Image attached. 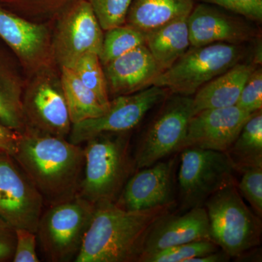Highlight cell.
Segmentation results:
<instances>
[{
	"label": "cell",
	"mask_w": 262,
	"mask_h": 262,
	"mask_svg": "<svg viewBox=\"0 0 262 262\" xmlns=\"http://www.w3.org/2000/svg\"><path fill=\"white\" fill-rule=\"evenodd\" d=\"M13 157L50 206L77 195L84 166L80 145L25 129Z\"/></svg>",
	"instance_id": "obj_1"
},
{
	"label": "cell",
	"mask_w": 262,
	"mask_h": 262,
	"mask_svg": "<svg viewBox=\"0 0 262 262\" xmlns=\"http://www.w3.org/2000/svg\"><path fill=\"white\" fill-rule=\"evenodd\" d=\"M175 206L128 211L114 202L97 203L75 261L139 262L150 227Z\"/></svg>",
	"instance_id": "obj_2"
},
{
	"label": "cell",
	"mask_w": 262,
	"mask_h": 262,
	"mask_svg": "<svg viewBox=\"0 0 262 262\" xmlns=\"http://www.w3.org/2000/svg\"><path fill=\"white\" fill-rule=\"evenodd\" d=\"M130 132L104 134L86 141L83 176L77 196L96 205L116 202L136 170Z\"/></svg>",
	"instance_id": "obj_3"
},
{
	"label": "cell",
	"mask_w": 262,
	"mask_h": 262,
	"mask_svg": "<svg viewBox=\"0 0 262 262\" xmlns=\"http://www.w3.org/2000/svg\"><path fill=\"white\" fill-rule=\"evenodd\" d=\"M212 241L231 258H239L261 244V219L243 200L235 180L208 198L204 206Z\"/></svg>",
	"instance_id": "obj_4"
},
{
	"label": "cell",
	"mask_w": 262,
	"mask_h": 262,
	"mask_svg": "<svg viewBox=\"0 0 262 262\" xmlns=\"http://www.w3.org/2000/svg\"><path fill=\"white\" fill-rule=\"evenodd\" d=\"M243 56L241 45L220 42L190 47L171 67L161 72L153 85L173 94L191 96L207 82L239 63Z\"/></svg>",
	"instance_id": "obj_5"
},
{
	"label": "cell",
	"mask_w": 262,
	"mask_h": 262,
	"mask_svg": "<svg viewBox=\"0 0 262 262\" xmlns=\"http://www.w3.org/2000/svg\"><path fill=\"white\" fill-rule=\"evenodd\" d=\"M94 210V204L77 195L42 213L36 234L48 258L54 262L75 259Z\"/></svg>",
	"instance_id": "obj_6"
},
{
	"label": "cell",
	"mask_w": 262,
	"mask_h": 262,
	"mask_svg": "<svg viewBox=\"0 0 262 262\" xmlns=\"http://www.w3.org/2000/svg\"><path fill=\"white\" fill-rule=\"evenodd\" d=\"M56 69L27 78L22 97L25 129L67 139L72 123Z\"/></svg>",
	"instance_id": "obj_7"
},
{
	"label": "cell",
	"mask_w": 262,
	"mask_h": 262,
	"mask_svg": "<svg viewBox=\"0 0 262 262\" xmlns=\"http://www.w3.org/2000/svg\"><path fill=\"white\" fill-rule=\"evenodd\" d=\"M181 151L177 182L184 211L204 206L209 196L234 180L235 170L225 152L196 147Z\"/></svg>",
	"instance_id": "obj_8"
},
{
	"label": "cell",
	"mask_w": 262,
	"mask_h": 262,
	"mask_svg": "<svg viewBox=\"0 0 262 262\" xmlns=\"http://www.w3.org/2000/svg\"><path fill=\"white\" fill-rule=\"evenodd\" d=\"M53 21V56L58 70L73 68L87 53L99 56L104 34L86 0H72Z\"/></svg>",
	"instance_id": "obj_9"
},
{
	"label": "cell",
	"mask_w": 262,
	"mask_h": 262,
	"mask_svg": "<svg viewBox=\"0 0 262 262\" xmlns=\"http://www.w3.org/2000/svg\"><path fill=\"white\" fill-rule=\"evenodd\" d=\"M150 124L136 146V170L154 165L181 151L194 115L193 98L173 94Z\"/></svg>",
	"instance_id": "obj_10"
},
{
	"label": "cell",
	"mask_w": 262,
	"mask_h": 262,
	"mask_svg": "<svg viewBox=\"0 0 262 262\" xmlns=\"http://www.w3.org/2000/svg\"><path fill=\"white\" fill-rule=\"evenodd\" d=\"M0 39L18 60L27 78L57 67L53 30L48 22L33 21L0 5Z\"/></svg>",
	"instance_id": "obj_11"
},
{
	"label": "cell",
	"mask_w": 262,
	"mask_h": 262,
	"mask_svg": "<svg viewBox=\"0 0 262 262\" xmlns=\"http://www.w3.org/2000/svg\"><path fill=\"white\" fill-rule=\"evenodd\" d=\"M167 91L152 85L136 94L113 98L101 116L72 124L68 140L81 145L101 134L130 132L151 108L163 101Z\"/></svg>",
	"instance_id": "obj_12"
},
{
	"label": "cell",
	"mask_w": 262,
	"mask_h": 262,
	"mask_svg": "<svg viewBox=\"0 0 262 262\" xmlns=\"http://www.w3.org/2000/svg\"><path fill=\"white\" fill-rule=\"evenodd\" d=\"M43 198L11 155L0 153V222L36 233Z\"/></svg>",
	"instance_id": "obj_13"
},
{
	"label": "cell",
	"mask_w": 262,
	"mask_h": 262,
	"mask_svg": "<svg viewBox=\"0 0 262 262\" xmlns=\"http://www.w3.org/2000/svg\"><path fill=\"white\" fill-rule=\"evenodd\" d=\"M177 157L136 170L124 186L115 204L128 211H141L177 204Z\"/></svg>",
	"instance_id": "obj_14"
},
{
	"label": "cell",
	"mask_w": 262,
	"mask_h": 262,
	"mask_svg": "<svg viewBox=\"0 0 262 262\" xmlns=\"http://www.w3.org/2000/svg\"><path fill=\"white\" fill-rule=\"evenodd\" d=\"M250 20L215 5L200 3L187 18L191 47L214 43L241 45L256 37Z\"/></svg>",
	"instance_id": "obj_15"
},
{
	"label": "cell",
	"mask_w": 262,
	"mask_h": 262,
	"mask_svg": "<svg viewBox=\"0 0 262 262\" xmlns=\"http://www.w3.org/2000/svg\"><path fill=\"white\" fill-rule=\"evenodd\" d=\"M251 115L236 105L194 114L188 125L182 149L196 147L226 152Z\"/></svg>",
	"instance_id": "obj_16"
},
{
	"label": "cell",
	"mask_w": 262,
	"mask_h": 262,
	"mask_svg": "<svg viewBox=\"0 0 262 262\" xmlns=\"http://www.w3.org/2000/svg\"><path fill=\"white\" fill-rule=\"evenodd\" d=\"M204 239H211L204 206L191 208L182 214L168 212L150 227L139 260L166 248Z\"/></svg>",
	"instance_id": "obj_17"
},
{
	"label": "cell",
	"mask_w": 262,
	"mask_h": 262,
	"mask_svg": "<svg viewBox=\"0 0 262 262\" xmlns=\"http://www.w3.org/2000/svg\"><path fill=\"white\" fill-rule=\"evenodd\" d=\"M103 68L110 98L136 94L151 87L163 72L146 46L127 52Z\"/></svg>",
	"instance_id": "obj_18"
},
{
	"label": "cell",
	"mask_w": 262,
	"mask_h": 262,
	"mask_svg": "<svg viewBox=\"0 0 262 262\" xmlns=\"http://www.w3.org/2000/svg\"><path fill=\"white\" fill-rule=\"evenodd\" d=\"M20 65L0 39V121L21 133L25 129L22 97L26 80Z\"/></svg>",
	"instance_id": "obj_19"
},
{
	"label": "cell",
	"mask_w": 262,
	"mask_h": 262,
	"mask_svg": "<svg viewBox=\"0 0 262 262\" xmlns=\"http://www.w3.org/2000/svg\"><path fill=\"white\" fill-rule=\"evenodd\" d=\"M252 63H237L207 82L193 98L194 114L209 108L229 107L238 101L245 84L256 67Z\"/></svg>",
	"instance_id": "obj_20"
},
{
	"label": "cell",
	"mask_w": 262,
	"mask_h": 262,
	"mask_svg": "<svg viewBox=\"0 0 262 262\" xmlns=\"http://www.w3.org/2000/svg\"><path fill=\"white\" fill-rule=\"evenodd\" d=\"M194 5L195 0H133L125 24L146 34L189 16Z\"/></svg>",
	"instance_id": "obj_21"
},
{
	"label": "cell",
	"mask_w": 262,
	"mask_h": 262,
	"mask_svg": "<svg viewBox=\"0 0 262 262\" xmlns=\"http://www.w3.org/2000/svg\"><path fill=\"white\" fill-rule=\"evenodd\" d=\"M187 18L176 19L145 34V46L163 71L191 47Z\"/></svg>",
	"instance_id": "obj_22"
},
{
	"label": "cell",
	"mask_w": 262,
	"mask_h": 262,
	"mask_svg": "<svg viewBox=\"0 0 262 262\" xmlns=\"http://www.w3.org/2000/svg\"><path fill=\"white\" fill-rule=\"evenodd\" d=\"M235 171L262 166V111L258 110L243 127L233 144L226 151Z\"/></svg>",
	"instance_id": "obj_23"
},
{
	"label": "cell",
	"mask_w": 262,
	"mask_h": 262,
	"mask_svg": "<svg viewBox=\"0 0 262 262\" xmlns=\"http://www.w3.org/2000/svg\"><path fill=\"white\" fill-rule=\"evenodd\" d=\"M60 77L72 124L101 116L107 110L72 69L61 68Z\"/></svg>",
	"instance_id": "obj_24"
},
{
	"label": "cell",
	"mask_w": 262,
	"mask_h": 262,
	"mask_svg": "<svg viewBox=\"0 0 262 262\" xmlns=\"http://www.w3.org/2000/svg\"><path fill=\"white\" fill-rule=\"evenodd\" d=\"M105 32L99 54L102 66L136 48L145 46V34L127 24L113 27Z\"/></svg>",
	"instance_id": "obj_25"
},
{
	"label": "cell",
	"mask_w": 262,
	"mask_h": 262,
	"mask_svg": "<svg viewBox=\"0 0 262 262\" xmlns=\"http://www.w3.org/2000/svg\"><path fill=\"white\" fill-rule=\"evenodd\" d=\"M72 70L82 84L96 95L101 104L108 108L110 98L107 84L98 55L93 53L84 55Z\"/></svg>",
	"instance_id": "obj_26"
},
{
	"label": "cell",
	"mask_w": 262,
	"mask_h": 262,
	"mask_svg": "<svg viewBox=\"0 0 262 262\" xmlns=\"http://www.w3.org/2000/svg\"><path fill=\"white\" fill-rule=\"evenodd\" d=\"M72 0H0V5L33 21H53Z\"/></svg>",
	"instance_id": "obj_27"
},
{
	"label": "cell",
	"mask_w": 262,
	"mask_h": 262,
	"mask_svg": "<svg viewBox=\"0 0 262 262\" xmlns=\"http://www.w3.org/2000/svg\"><path fill=\"white\" fill-rule=\"evenodd\" d=\"M211 239L194 241L147 255L139 262H189V260L220 249Z\"/></svg>",
	"instance_id": "obj_28"
},
{
	"label": "cell",
	"mask_w": 262,
	"mask_h": 262,
	"mask_svg": "<svg viewBox=\"0 0 262 262\" xmlns=\"http://www.w3.org/2000/svg\"><path fill=\"white\" fill-rule=\"evenodd\" d=\"M103 31L123 25L133 0H86Z\"/></svg>",
	"instance_id": "obj_29"
},
{
	"label": "cell",
	"mask_w": 262,
	"mask_h": 262,
	"mask_svg": "<svg viewBox=\"0 0 262 262\" xmlns=\"http://www.w3.org/2000/svg\"><path fill=\"white\" fill-rule=\"evenodd\" d=\"M237 184L239 194L249 203L253 213L262 218V166L252 167L241 172Z\"/></svg>",
	"instance_id": "obj_30"
},
{
	"label": "cell",
	"mask_w": 262,
	"mask_h": 262,
	"mask_svg": "<svg viewBox=\"0 0 262 262\" xmlns=\"http://www.w3.org/2000/svg\"><path fill=\"white\" fill-rule=\"evenodd\" d=\"M236 106L252 114L262 108V70L257 67L245 84Z\"/></svg>",
	"instance_id": "obj_31"
},
{
	"label": "cell",
	"mask_w": 262,
	"mask_h": 262,
	"mask_svg": "<svg viewBox=\"0 0 262 262\" xmlns=\"http://www.w3.org/2000/svg\"><path fill=\"white\" fill-rule=\"evenodd\" d=\"M201 3L220 7L227 11L241 15L250 21L261 24L262 0H195Z\"/></svg>",
	"instance_id": "obj_32"
},
{
	"label": "cell",
	"mask_w": 262,
	"mask_h": 262,
	"mask_svg": "<svg viewBox=\"0 0 262 262\" xmlns=\"http://www.w3.org/2000/svg\"><path fill=\"white\" fill-rule=\"evenodd\" d=\"M15 246L13 261L39 262L37 253V234L25 229H15Z\"/></svg>",
	"instance_id": "obj_33"
},
{
	"label": "cell",
	"mask_w": 262,
	"mask_h": 262,
	"mask_svg": "<svg viewBox=\"0 0 262 262\" xmlns=\"http://www.w3.org/2000/svg\"><path fill=\"white\" fill-rule=\"evenodd\" d=\"M15 246V229L0 222V261L13 259Z\"/></svg>",
	"instance_id": "obj_34"
},
{
	"label": "cell",
	"mask_w": 262,
	"mask_h": 262,
	"mask_svg": "<svg viewBox=\"0 0 262 262\" xmlns=\"http://www.w3.org/2000/svg\"><path fill=\"white\" fill-rule=\"evenodd\" d=\"M20 133L10 128L0 121V153L13 156L18 146Z\"/></svg>",
	"instance_id": "obj_35"
},
{
	"label": "cell",
	"mask_w": 262,
	"mask_h": 262,
	"mask_svg": "<svg viewBox=\"0 0 262 262\" xmlns=\"http://www.w3.org/2000/svg\"><path fill=\"white\" fill-rule=\"evenodd\" d=\"M231 257L223 250L220 249L213 252L193 258L189 262H225L229 261Z\"/></svg>",
	"instance_id": "obj_36"
}]
</instances>
